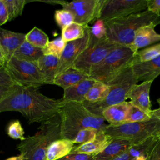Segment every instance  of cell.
<instances>
[{"mask_svg": "<svg viewBox=\"0 0 160 160\" xmlns=\"http://www.w3.org/2000/svg\"><path fill=\"white\" fill-rule=\"evenodd\" d=\"M62 104V99L44 96L39 88L14 85L0 103V112H19L29 124L42 123L58 114Z\"/></svg>", "mask_w": 160, "mask_h": 160, "instance_id": "1", "label": "cell"}, {"mask_svg": "<svg viewBox=\"0 0 160 160\" xmlns=\"http://www.w3.org/2000/svg\"><path fill=\"white\" fill-rule=\"evenodd\" d=\"M58 113L61 117V138L71 141L82 129L93 128L98 131H104L109 125L102 116L90 112L83 102L62 101Z\"/></svg>", "mask_w": 160, "mask_h": 160, "instance_id": "2", "label": "cell"}, {"mask_svg": "<svg viewBox=\"0 0 160 160\" xmlns=\"http://www.w3.org/2000/svg\"><path fill=\"white\" fill-rule=\"evenodd\" d=\"M106 36L119 45L129 47L133 42L136 31L142 26L160 24V16L145 10L127 16L104 21Z\"/></svg>", "mask_w": 160, "mask_h": 160, "instance_id": "3", "label": "cell"}, {"mask_svg": "<svg viewBox=\"0 0 160 160\" xmlns=\"http://www.w3.org/2000/svg\"><path fill=\"white\" fill-rule=\"evenodd\" d=\"M39 131L17 145L24 160H46L49 146L61 136V117L59 113L41 123Z\"/></svg>", "mask_w": 160, "mask_h": 160, "instance_id": "4", "label": "cell"}, {"mask_svg": "<svg viewBox=\"0 0 160 160\" xmlns=\"http://www.w3.org/2000/svg\"><path fill=\"white\" fill-rule=\"evenodd\" d=\"M138 82L131 66L129 65L115 75L106 84L109 86V91L104 99L97 102H89L85 101L82 102L90 112L102 116V111L107 108L126 101L131 88Z\"/></svg>", "mask_w": 160, "mask_h": 160, "instance_id": "5", "label": "cell"}, {"mask_svg": "<svg viewBox=\"0 0 160 160\" xmlns=\"http://www.w3.org/2000/svg\"><path fill=\"white\" fill-rule=\"evenodd\" d=\"M135 54L129 47L119 45L91 69L90 78L107 84L121 70L132 64Z\"/></svg>", "mask_w": 160, "mask_h": 160, "instance_id": "6", "label": "cell"}, {"mask_svg": "<svg viewBox=\"0 0 160 160\" xmlns=\"http://www.w3.org/2000/svg\"><path fill=\"white\" fill-rule=\"evenodd\" d=\"M104 131L112 139H126L136 144L148 138L160 135V121L151 115V118L145 121L125 123L116 126L109 124Z\"/></svg>", "mask_w": 160, "mask_h": 160, "instance_id": "7", "label": "cell"}, {"mask_svg": "<svg viewBox=\"0 0 160 160\" xmlns=\"http://www.w3.org/2000/svg\"><path fill=\"white\" fill-rule=\"evenodd\" d=\"M119 46L109 40L106 36L101 39H97L91 34L88 47L78 58L71 67L89 76L91 69Z\"/></svg>", "mask_w": 160, "mask_h": 160, "instance_id": "8", "label": "cell"}, {"mask_svg": "<svg viewBox=\"0 0 160 160\" xmlns=\"http://www.w3.org/2000/svg\"><path fill=\"white\" fill-rule=\"evenodd\" d=\"M4 67L17 85L39 88L44 84L43 78L35 62L20 60L12 56Z\"/></svg>", "mask_w": 160, "mask_h": 160, "instance_id": "9", "label": "cell"}, {"mask_svg": "<svg viewBox=\"0 0 160 160\" xmlns=\"http://www.w3.org/2000/svg\"><path fill=\"white\" fill-rule=\"evenodd\" d=\"M148 0H105L99 20L106 21L147 9Z\"/></svg>", "mask_w": 160, "mask_h": 160, "instance_id": "10", "label": "cell"}, {"mask_svg": "<svg viewBox=\"0 0 160 160\" xmlns=\"http://www.w3.org/2000/svg\"><path fill=\"white\" fill-rule=\"evenodd\" d=\"M105 0H76L67 2L62 9L71 12L74 17V22L88 25L99 18Z\"/></svg>", "mask_w": 160, "mask_h": 160, "instance_id": "11", "label": "cell"}, {"mask_svg": "<svg viewBox=\"0 0 160 160\" xmlns=\"http://www.w3.org/2000/svg\"><path fill=\"white\" fill-rule=\"evenodd\" d=\"M91 38V27H87L83 38L73 41L67 42L59 58V64L57 76L71 68L78 58L88 47Z\"/></svg>", "mask_w": 160, "mask_h": 160, "instance_id": "12", "label": "cell"}, {"mask_svg": "<svg viewBox=\"0 0 160 160\" xmlns=\"http://www.w3.org/2000/svg\"><path fill=\"white\" fill-rule=\"evenodd\" d=\"M152 81H143L140 84L134 85L129 91L128 99L134 106L151 115L152 111L149 92Z\"/></svg>", "mask_w": 160, "mask_h": 160, "instance_id": "13", "label": "cell"}, {"mask_svg": "<svg viewBox=\"0 0 160 160\" xmlns=\"http://www.w3.org/2000/svg\"><path fill=\"white\" fill-rule=\"evenodd\" d=\"M25 41L26 34L0 28V49L6 62L13 56L15 51Z\"/></svg>", "mask_w": 160, "mask_h": 160, "instance_id": "14", "label": "cell"}, {"mask_svg": "<svg viewBox=\"0 0 160 160\" xmlns=\"http://www.w3.org/2000/svg\"><path fill=\"white\" fill-rule=\"evenodd\" d=\"M131 68L138 81H153L160 75V55L146 62L132 64Z\"/></svg>", "mask_w": 160, "mask_h": 160, "instance_id": "15", "label": "cell"}, {"mask_svg": "<svg viewBox=\"0 0 160 160\" xmlns=\"http://www.w3.org/2000/svg\"><path fill=\"white\" fill-rule=\"evenodd\" d=\"M155 27L153 25L141 27L136 31L133 42L129 48L136 52L141 48L160 42V34L155 31Z\"/></svg>", "mask_w": 160, "mask_h": 160, "instance_id": "16", "label": "cell"}, {"mask_svg": "<svg viewBox=\"0 0 160 160\" xmlns=\"http://www.w3.org/2000/svg\"><path fill=\"white\" fill-rule=\"evenodd\" d=\"M131 106L130 101H124L109 106L102 112V117L109 125L116 126L126 123Z\"/></svg>", "mask_w": 160, "mask_h": 160, "instance_id": "17", "label": "cell"}, {"mask_svg": "<svg viewBox=\"0 0 160 160\" xmlns=\"http://www.w3.org/2000/svg\"><path fill=\"white\" fill-rule=\"evenodd\" d=\"M35 63L43 78L44 84H54L58 71L59 58L52 55H42Z\"/></svg>", "mask_w": 160, "mask_h": 160, "instance_id": "18", "label": "cell"}, {"mask_svg": "<svg viewBox=\"0 0 160 160\" xmlns=\"http://www.w3.org/2000/svg\"><path fill=\"white\" fill-rule=\"evenodd\" d=\"M112 139L104 131H98L95 138L88 142L75 146L71 152L96 155L105 149Z\"/></svg>", "mask_w": 160, "mask_h": 160, "instance_id": "19", "label": "cell"}, {"mask_svg": "<svg viewBox=\"0 0 160 160\" xmlns=\"http://www.w3.org/2000/svg\"><path fill=\"white\" fill-rule=\"evenodd\" d=\"M96 81V80L89 78L64 89L62 100L64 102H82L85 101V96Z\"/></svg>", "mask_w": 160, "mask_h": 160, "instance_id": "20", "label": "cell"}, {"mask_svg": "<svg viewBox=\"0 0 160 160\" xmlns=\"http://www.w3.org/2000/svg\"><path fill=\"white\" fill-rule=\"evenodd\" d=\"M133 145V143L126 139H114L101 152L94 156V160H113L119 156Z\"/></svg>", "mask_w": 160, "mask_h": 160, "instance_id": "21", "label": "cell"}, {"mask_svg": "<svg viewBox=\"0 0 160 160\" xmlns=\"http://www.w3.org/2000/svg\"><path fill=\"white\" fill-rule=\"evenodd\" d=\"M89 78L90 76L89 75L71 67L63 72L56 76L54 84L65 89Z\"/></svg>", "mask_w": 160, "mask_h": 160, "instance_id": "22", "label": "cell"}, {"mask_svg": "<svg viewBox=\"0 0 160 160\" xmlns=\"http://www.w3.org/2000/svg\"><path fill=\"white\" fill-rule=\"evenodd\" d=\"M74 146V143L71 140L64 138L56 140L49 146L46 160L59 159L71 153Z\"/></svg>", "mask_w": 160, "mask_h": 160, "instance_id": "23", "label": "cell"}, {"mask_svg": "<svg viewBox=\"0 0 160 160\" xmlns=\"http://www.w3.org/2000/svg\"><path fill=\"white\" fill-rule=\"evenodd\" d=\"M159 138L160 135L152 136L138 144H133L128 149V152L134 160H146L151 148Z\"/></svg>", "mask_w": 160, "mask_h": 160, "instance_id": "24", "label": "cell"}, {"mask_svg": "<svg viewBox=\"0 0 160 160\" xmlns=\"http://www.w3.org/2000/svg\"><path fill=\"white\" fill-rule=\"evenodd\" d=\"M42 55V49L35 47L25 41L15 51L13 56L20 60L36 62Z\"/></svg>", "mask_w": 160, "mask_h": 160, "instance_id": "25", "label": "cell"}, {"mask_svg": "<svg viewBox=\"0 0 160 160\" xmlns=\"http://www.w3.org/2000/svg\"><path fill=\"white\" fill-rule=\"evenodd\" d=\"M109 86L102 82L96 81L85 96V101L89 102H97L102 101L108 96Z\"/></svg>", "mask_w": 160, "mask_h": 160, "instance_id": "26", "label": "cell"}, {"mask_svg": "<svg viewBox=\"0 0 160 160\" xmlns=\"http://www.w3.org/2000/svg\"><path fill=\"white\" fill-rule=\"evenodd\" d=\"M88 26V25H82L74 22L62 29L61 38L66 42L79 39L84 37Z\"/></svg>", "mask_w": 160, "mask_h": 160, "instance_id": "27", "label": "cell"}, {"mask_svg": "<svg viewBox=\"0 0 160 160\" xmlns=\"http://www.w3.org/2000/svg\"><path fill=\"white\" fill-rule=\"evenodd\" d=\"M26 41L32 46L41 49L44 48L49 41L48 35L37 27H34L26 34Z\"/></svg>", "mask_w": 160, "mask_h": 160, "instance_id": "28", "label": "cell"}, {"mask_svg": "<svg viewBox=\"0 0 160 160\" xmlns=\"http://www.w3.org/2000/svg\"><path fill=\"white\" fill-rule=\"evenodd\" d=\"M160 55V42L139 50L135 54L134 59L132 63L143 62L150 61Z\"/></svg>", "mask_w": 160, "mask_h": 160, "instance_id": "29", "label": "cell"}, {"mask_svg": "<svg viewBox=\"0 0 160 160\" xmlns=\"http://www.w3.org/2000/svg\"><path fill=\"white\" fill-rule=\"evenodd\" d=\"M8 14V21H11L22 13L24 6L28 2L26 0H3Z\"/></svg>", "mask_w": 160, "mask_h": 160, "instance_id": "30", "label": "cell"}, {"mask_svg": "<svg viewBox=\"0 0 160 160\" xmlns=\"http://www.w3.org/2000/svg\"><path fill=\"white\" fill-rule=\"evenodd\" d=\"M66 42L61 37L49 41L46 47L42 49L44 55H52L60 58L66 46Z\"/></svg>", "mask_w": 160, "mask_h": 160, "instance_id": "31", "label": "cell"}, {"mask_svg": "<svg viewBox=\"0 0 160 160\" xmlns=\"http://www.w3.org/2000/svg\"><path fill=\"white\" fill-rule=\"evenodd\" d=\"M54 19L56 24L62 29L74 22V15L66 9L56 10L54 13Z\"/></svg>", "mask_w": 160, "mask_h": 160, "instance_id": "32", "label": "cell"}, {"mask_svg": "<svg viewBox=\"0 0 160 160\" xmlns=\"http://www.w3.org/2000/svg\"><path fill=\"white\" fill-rule=\"evenodd\" d=\"M151 116L146 113L139 108L133 106L131 103V106L129 108L127 122H142L150 119Z\"/></svg>", "mask_w": 160, "mask_h": 160, "instance_id": "33", "label": "cell"}, {"mask_svg": "<svg viewBox=\"0 0 160 160\" xmlns=\"http://www.w3.org/2000/svg\"><path fill=\"white\" fill-rule=\"evenodd\" d=\"M7 134L13 139H20L21 141L24 140V131L18 120L11 121L7 127Z\"/></svg>", "mask_w": 160, "mask_h": 160, "instance_id": "34", "label": "cell"}, {"mask_svg": "<svg viewBox=\"0 0 160 160\" xmlns=\"http://www.w3.org/2000/svg\"><path fill=\"white\" fill-rule=\"evenodd\" d=\"M98 131L93 128H86L81 130L76 136L72 142L74 144H82L93 140Z\"/></svg>", "mask_w": 160, "mask_h": 160, "instance_id": "35", "label": "cell"}, {"mask_svg": "<svg viewBox=\"0 0 160 160\" xmlns=\"http://www.w3.org/2000/svg\"><path fill=\"white\" fill-rule=\"evenodd\" d=\"M91 34L97 39H101L106 36V28L104 21L96 20L94 25L91 27Z\"/></svg>", "mask_w": 160, "mask_h": 160, "instance_id": "36", "label": "cell"}, {"mask_svg": "<svg viewBox=\"0 0 160 160\" xmlns=\"http://www.w3.org/2000/svg\"><path fill=\"white\" fill-rule=\"evenodd\" d=\"M17 85L4 66H0V86Z\"/></svg>", "mask_w": 160, "mask_h": 160, "instance_id": "37", "label": "cell"}, {"mask_svg": "<svg viewBox=\"0 0 160 160\" xmlns=\"http://www.w3.org/2000/svg\"><path fill=\"white\" fill-rule=\"evenodd\" d=\"M94 155L71 152L58 160H94Z\"/></svg>", "mask_w": 160, "mask_h": 160, "instance_id": "38", "label": "cell"}, {"mask_svg": "<svg viewBox=\"0 0 160 160\" xmlns=\"http://www.w3.org/2000/svg\"><path fill=\"white\" fill-rule=\"evenodd\" d=\"M147 10L160 16V0H148Z\"/></svg>", "mask_w": 160, "mask_h": 160, "instance_id": "39", "label": "cell"}, {"mask_svg": "<svg viewBox=\"0 0 160 160\" xmlns=\"http://www.w3.org/2000/svg\"><path fill=\"white\" fill-rule=\"evenodd\" d=\"M8 21V14L3 0H0V26Z\"/></svg>", "mask_w": 160, "mask_h": 160, "instance_id": "40", "label": "cell"}, {"mask_svg": "<svg viewBox=\"0 0 160 160\" xmlns=\"http://www.w3.org/2000/svg\"><path fill=\"white\" fill-rule=\"evenodd\" d=\"M13 86H0V103L12 91Z\"/></svg>", "mask_w": 160, "mask_h": 160, "instance_id": "41", "label": "cell"}, {"mask_svg": "<svg viewBox=\"0 0 160 160\" xmlns=\"http://www.w3.org/2000/svg\"><path fill=\"white\" fill-rule=\"evenodd\" d=\"M113 160H134V159L129 156L127 151L123 154H122L121 155H120L119 156L114 159Z\"/></svg>", "mask_w": 160, "mask_h": 160, "instance_id": "42", "label": "cell"}, {"mask_svg": "<svg viewBox=\"0 0 160 160\" xmlns=\"http://www.w3.org/2000/svg\"><path fill=\"white\" fill-rule=\"evenodd\" d=\"M38 2H45V3H49L52 5H56V4H60L62 6L66 4L67 2L64 1H37Z\"/></svg>", "mask_w": 160, "mask_h": 160, "instance_id": "43", "label": "cell"}, {"mask_svg": "<svg viewBox=\"0 0 160 160\" xmlns=\"http://www.w3.org/2000/svg\"><path fill=\"white\" fill-rule=\"evenodd\" d=\"M151 115L155 116L160 121V108H159L158 109H156L152 110V111L151 112Z\"/></svg>", "mask_w": 160, "mask_h": 160, "instance_id": "44", "label": "cell"}, {"mask_svg": "<svg viewBox=\"0 0 160 160\" xmlns=\"http://www.w3.org/2000/svg\"><path fill=\"white\" fill-rule=\"evenodd\" d=\"M5 63H6V61H5V59H4V57L0 49V66H4L5 65Z\"/></svg>", "mask_w": 160, "mask_h": 160, "instance_id": "45", "label": "cell"}, {"mask_svg": "<svg viewBox=\"0 0 160 160\" xmlns=\"http://www.w3.org/2000/svg\"><path fill=\"white\" fill-rule=\"evenodd\" d=\"M6 160H24L21 154L18 155V156H12V157H10L8 159H6Z\"/></svg>", "mask_w": 160, "mask_h": 160, "instance_id": "46", "label": "cell"}, {"mask_svg": "<svg viewBox=\"0 0 160 160\" xmlns=\"http://www.w3.org/2000/svg\"><path fill=\"white\" fill-rule=\"evenodd\" d=\"M157 102H158V103L159 104V108H160V98L157 99Z\"/></svg>", "mask_w": 160, "mask_h": 160, "instance_id": "47", "label": "cell"}]
</instances>
